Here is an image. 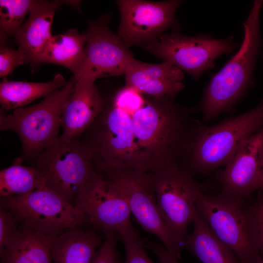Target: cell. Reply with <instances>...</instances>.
I'll return each mask as SVG.
<instances>
[{
	"instance_id": "1",
	"label": "cell",
	"mask_w": 263,
	"mask_h": 263,
	"mask_svg": "<svg viewBox=\"0 0 263 263\" xmlns=\"http://www.w3.org/2000/svg\"><path fill=\"white\" fill-rule=\"evenodd\" d=\"M105 99L102 112L78 138L98 172H149L180 162L196 123L194 109L169 96L145 94L130 107Z\"/></svg>"
},
{
	"instance_id": "2",
	"label": "cell",
	"mask_w": 263,
	"mask_h": 263,
	"mask_svg": "<svg viewBox=\"0 0 263 263\" xmlns=\"http://www.w3.org/2000/svg\"><path fill=\"white\" fill-rule=\"evenodd\" d=\"M263 127V100L251 110L213 126L200 121L194 128L180 164L194 175L225 166L241 144Z\"/></svg>"
},
{
	"instance_id": "3",
	"label": "cell",
	"mask_w": 263,
	"mask_h": 263,
	"mask_svg": "<svg viewBox=\"0 0 263 263\" xmlns=\"http://www.w3.org/2000/svg\"><path fill=\"white\" fill-rule=\"evenodd\" d=\"M263 0L253 1L243 22L244 37L239 51L211 78L199 109L206 121L232 109L253 83V72L261 44L259 15Z\"/></svg>"
},
{
	"instance_id": "4",
	"label": "cell",
	"mask_w": 263,
	"mask_h": 263,
	"mask_svg": "<svg viewBox=\"0 0 263 263\" xmlns=\"http://www.w3.org/2000/svg\"><path fill=\"white\" fill-rule=\"evenodd\" d=\"M208 188L195 203L197 213L216 238L232 250L239 263H253L260 256L253 240L252 208L247 207L244 199L221 190L209 192Z\"/></svg>"
},
{
	"instance_id": "5",
	"label": "cell",
	"mask_w": 263,
	"mask_h": 263,
	"mask_svg": "<svg viewBox=\"0 0 263 263\" xmlns=\"http://www.w3.org/2000/svg\"><path fill=\"white\" fill-rule=\"evenodd\" d=\"M76 81L73 76L61 88L39 103L21 107L9 114L0 110V130L15 132L21 141V162L43 150L59 136L63 109Z\"/></svg>"
},
{
	"instance_id": "6",
	"label": "cell",
	"mask_w": 263,
	"mask_h": 263,
	"mask_svg": "<svg viewBox=\"0 0 263 263\" xmlns=\"http://www.w3.org/2000/svg\"><path fill=\"white\" fill-rule=\"evenodd\" d=\"M42 174L46 188L75 206L82 190L96 173L90 154L78 139L59 136L26 161Z\"/></svg>"
},
{
	"instance_id": "7",
	"label": "cell",
	"mask_w": 263,
	"mask_h": 263,
	"mask_svg": "<svg viewBox=\"0 0 263 263\" xmlns=\"http://www.w3.org/2000/svg\"><path fill=\"white\" fill-rule=\"evenodd\" d=\"M164 222L173 235L185 245L188 227L193 222L195 203L208 185L197 182L194 175L175 163L149 172Z\"/></svg>"
},
{
	"instance_id": "8",
	"label": "cell",
	"mask_w": 263,
	"mask_h": 263,
	"mask_svg": "<svg viewBox=\"0 0 263 263\" xmlns=\"http://www.w3.org/2000/svg\"><path fill=\"white\" fill-rule=\"evenodd\" d=\"M0 206L10 211L20 225L52 236L89 225L77 207L46 187L22 195L0 197Z\"/></svg>"
},
{
	"instance_id": "9",
	"label": "cell",
	"mask_w": 263,
	"mask_h": 263,
	"mask_svg": "<svg viewBox=\"0 0 263 263\" xmlns=\"http://www.w3.org/2000/svg\"><path fill=\"white\" fill-rule=\"evenodd\" d=\"M101 174L124 198L143 229L155 235L172 257L180 260L185 245L173 235L160 215L150 173L132 170Z\"/></svg>"
},
{
	"instance_id": "10",
	"label": "cell",
	"mask_w": 263,
	"mask_h": 263,
	"mask_svg": "<svg viewBox=\"0 0 263 263\" xmlns=\"http://www.w3.org/2000/svg\"><path fill=\"white\" fill-rule=\"evenodd\" d=\"M178 30L165 33L141 47L186 72L195 80L204 72L215 67L214 61L218 57L232 52L237 46L232 36L223 39L201 34L190 37Z\"/></svg>"
},
{
	"instance_id": "11",
	"label": "cell",
	"mask_w": 263,
	"mask_h": 263,
	"mask_svg": "<svg viewBox=\"0 0 263 263\" xmlns=\"http://www.w3.org/2000/svg\"><path fill=\"white\" fill-rule=\"evenodd\" d=\"M111 15L88 20L87 41L81 66L75 80L124 75L136 60L117 34L110 28Z\"/></svg>"
},
{
	"instance_id": "12",
	"label": "cell",
	"mask_w": 263,
	"mask_h": 263,
	"mask_svg": "<svg viewBox=\"0 0 263 263\" xmlns=\"http://www.w3.org/2000/svg\"><path fill=\"white\" fill-rule=\"evenodd\" d=\"M120 22L117 35L130 48L156 40L170 28L178 29L175 14L182 1L117 0Z\"/></svg>"
},
{
	"instance_id": "13",
	"label": "cell",
	"mask_w": 263,
	"mask_h": 263,
	"mask_svg": "<svg viewBox=\"0 0 263 263\" xmlns=\"http://www.w3.org/2000/svg\"><path fill=\"white\" fill-rule=\"evenodd\" d=\"M75 206L86 216L93 229L104 234L132 226L126 200L97 171L78 194Z\"/></svg>"
},
{
	"instance_id": "14",
	"label": "cell",
	"mask_w": 263,
	"mask_h": 263,
	"mask_svg": "<svg viewBox=\"0 0 263 263\" xmlns=\"http://www.w3.org/2000/svg\"><path fill=\"white\" fill-rule=\"evenodd\" d=\"M263 166V127L247 138L217 173L220 190L242 199L259 189Z\"/></svg>"
},
{
	"instance_id": "15",
	"label": "cell",
	"mask_w": 263,
	"mask_h": 263,
	"mask_svg": "<svg viewBox=\"0 0 263 263\" xmlns=\"http://www.w3.org/2000/svg\"><path fill=\"white\" fill-rule=\"evenodd\" d=\"M94 82L87 78L76 80L63 109L61 139H78L103 111L105 99Z\"/></svg>"
},
{
	"instance_id": "16",
	"label": "cell",
	"mask_w": 263,
	"mask_h": 263,
	"mask_svg": "<svg viewBox=\"0 0 263 263\" xmlns=\"http://www.w3.org/2000/svg\"><path fill=\"white\" fill-rule=\"evenodd\" d=\"M80 1L38 0L28 18L13 36L24 64L33 69L38 65L39 56L52 37L51 29L56 11L67 4L79 9Z\"/></svg>"
},
{
	"instance_id": "17",
	"label": "cell",
	"mask_w": 263,
	"mask_h": 263,
	"mask_svg": "<svg viewBox=\"0 0 263 263\" xmlns=\"http://www.w3.org/2000/svg\"><path fill=\"white\" fill-rule=\"evenodd\" d=\"M124 75L125 85L150 96L174 98L185 87L183 71L167 62L152 64L136 59Z\"/></svg>"
},
{
	"instance_id": "18",
	"label": "cell",
	"mask_w": 263,
	"mask_h": 263,
	"mask_svg": "<svg viewBox=\"0 0 263 263\" xmlns=\"http://www.w3.org/2000/svg\"><path fill=\"white\" fill-rule=\"evenodd\" d=\"M99 232L74 228L56 236L51 248L53 263H91L105 238Z\"/></svg>"
},
{
	"instance_id": "19",
	"label": "cell",
	"mask_w": 263,
	"mask_h": 263,
	"mask_svg": "<svg viewBox=\"0 0 263 263\" xmlns=\"http://www.w3.org/2000/svg\"><path fill=\"white\" fill-rule=\"evenodd\" d=\"M56 237L20 225L11 243L0 253V263H52L51 248Z\"/></svg>"
},
{
	"instance_id": "20",
	"label": "cell",
	"mask_w": 263,
	"mask_h": 263,
	"mask_svg": "<svg viewBox=\"0 0 263 263\" xmlns=\"http://www.w3.org/2000/svg\"><path fill=\"white\" fill-rule=\"evenodd\" d=\"M86 41V34L80 33L75 28L52 36L39 56L38 65L44 63L59 65L75 76L82 64Z\"/></svg>"
},
{
	"instance_id": "21",
	"label": "cell",
	"mask_w": 263,
	"mask_h": 263,
	"mask_svg": "<svg viewBox=\"0 0 263 263\" xmlns=\"http://www.w3.org/2000/svg\"><path fill=\"white\" fill-rule=\"evenodd\" d=\"M66 82L60 74L46 82L9 81L4 77L0 83V109L5 112L23 107L37 99L46 97Z\"/></svg>"
},
{
	"instance_id": "22",
	"label": "cell",
	"mask_w": 263,
	"mask_h": 263,
	"mask_svg": "<svg viewBox=\"0 0 263 263\" xmlns=\"http://www.w3.org/2000/svg\"><path fill=\"white\" fill-rule=\"evenodd\" d=\"M196 209V208H195ZM185 247L203 263H239L232 250L212 234L196 210Z\"/></svg>"
},
{
	"instance_id": "23",
	"label": "cell",
	"mask_w": 263,
	"mask_h": 263,
	"mask_svg": "<svg viewBox=\"0 0 263 263\" xmlns=\"http://www.w3.org/2000/svg\"><path fill=\"white\" fill-rule=\"evenodd\" d=\"M40 171L31 166H25L17 158L13 164L0 171V196L22 195L45 188Z\"/></svg>"
},
{
	"instance_id": "24",
	"label": "cell",
	"mask_w": 263,
	"mask_h": 263,
	"mask_svg": "<svg viewBox=\"0 0 263 263\" xmlns=\"http://www.w3.org/2000/svg\"><path fill=\"white\" fill-rule=\"evenodd\" d=\"M38 0H0V36L13 37Z\"/></svg>"
},
{
	"instance_id": "25",
	"label": "cell",
	"mask_w": 263,
	"mask_h": 263,
	"mask_svg": "<svg viewBox=\"0 0 263 263\" xmlns=\"http://www.w3.org/2000/svg\"><path fill=\"white\" fill-rule=\"evenodd\" d=\"M117 233L125 249V260L121 263H155L145 251L146 242L140 237L133 226Z\"/></svg>"
},
{
	"instance_id": "26",
	"label": "cell",
	"mask_w": 263,
	"mask_h": 263,
	"mask_svg": "<svg viewBox=\"0 0 263 263\" xmlns=\"http://www.w3.org/2000/svg\"><path fill=\"white\" fill-rule=\"evenodd\" d=\"M104 235V242L96 251L91 263H121L117 249V232L110 231Z\"/></svg>"
},
{
	"instance_id": "27",
	"label": "cell",
	"mask_w": 263,
	"mask_h": 263,
	"mask_svg": "<svg viewBox=\"0 0 263 263\" xmlns=\"http://www.w3.org/2000/svg\"><path fill=\"white\" fill-rule=\"evenodd\" d=\"M20 223L9 210L0 206V253L12 241L17 234Z\"/></svg>"
},
{
	"instance_id": "28",
	"label": "cell",
	"mask_w": 263,
	"mask_h": 263,
	"mask_svg": "<svg viewBox=\"0 0 263 263\" xmlns=\"http://www.w3.org/2000/svg\"><path fill=\"white\" fill-rule=\"evenodd\" d=\"M253 240L260 257L263 258V198L260 195L258 202L251 209Z\"/></svg>"
},
{
	"instance_id": "29",
	"label": "cell",
	"mask_w": 263,
	"mask_h": 263,
	"mask_svg": "<svg viewBox=\"0 0 263 263\" xmlns=\"http://www.w3.org/2000/svg\"><path fill=\"white\" fill-rule=\"evenodd\" d=\"M22 57L18 49L2 47L0 49V76L6 77L15 68L23 65Z\"/></svg>"
},
{
	"instance_id": "30",
	"label": "cell",
	"mask_w": 263,
	"mask_h": 263,
	"mask_svg": "<svg viewBox=\"0 0 263 263\" xmlns=\"http://www.w3.org/2000/svg\"><path fill=\"white\" fill-rule=\"evenodd\" d=\"M146 248L150 250L158 258L160 263H179L172 257L164 245L157 243L146 242Z\"/></svg>"
},
{
	"instance_id": "31",
	"label": "cell",
	"mask_w": 263,
	"mask_h": 263,
	"mask_svg": "<svg viewBox=\"0 0 263 263\" xmlns=\"http://www.w3.org/2000/svg\"><path fill=\"white\" fill-rule=\"evenodd\" d=\"M262 189H263V166L261 173L259 189L260 190Z\"/></svg>"
},
{
	"instance_id": "32",
	"label": "cell",
	"mask_w": 263,
	"mask_h": 263,
	"mask_svg": "<svg viewBox=\"0 0 263 263\" xmlns=\"http://www.w3.org/2000/svg\"><path fill=\"white\" fill-rule=\"evenodd\" d=\"M253 263H263V258L260 256Z\"/></svg>"
},
{
	"instance_id": "33",
	"label": "cell",
	"mask_w": 263,
	"mask_h": 263,
	"mask_svg": "<svg viewBox=\"0 0 263 263\" xmlns=\"http://www.w3.org/2000/svg\"><path fill=\"white\" fill-rule=\"evenodd\" d=\"M261 190H263V189H260ZM261 196L263 198V195H261Z\"/></svg>"
}]
</instances>
